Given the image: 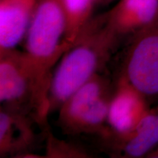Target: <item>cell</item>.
Here are the masks:
<instances>
[{"mask_svg": "<svg viewBox=\"0 0 158 158\" xmlns=\"http://www.w3.org/2000/svg\"><path fill=\"white\" fill-rule=\"evenodd\" d=\"M119 40L105 13L92 18L53 72L49 90L50 112L59 109L73 92L100 73Z\"/></svg>", "mask_w": 158, "mask_h": 158, "instance_id": "cell-1", "label": "cell"}, {"mask_svg": "<svg viewBox=\"0 0 158 158\" xmlns=\"http://www.w3.org/2000/svg\"><path fill=\"white\" fill-rule=\"evenodd\" d=\"M65 16L62 0H37L26 35L25 54L36 76L40 111L50 113L52 70L71 45L64 40Z\"/></svg>", "mask_w": 158, "mask_h": 158, "instance_id": "cell-2", "label": "cell"}, {"mask_svg": "<svg viewBox=\"0 0 158 158\" xmlns=\"http://www.w3.org/2000/svg\"><path fill=\"white\" fill-rule=\"evenodd\" d=\"M107 77L96 74L67 99L59 108L58 122L69 134H109L108 114L112 94Z\"/></svg>", "mask_w": 158, "mask_h": 158, "instance_id": "cell-3", "label": "cell"}, {"mask_svg": "<svg viewBox=\"0 0 158 158\" xmlns=\"http://www.w3.org/2000/svg\"><path fill=\"white\" fill-rule=\"evenodd\" d=\"M118 78L146 98L158 95V19L129 37Z\"/></svg>", "mask_w": 158, "mask_h": 158, "instance_id": "cell-4", "label": "cell"}, {"mask_svg": "<svg viewBox=\"0 0 158 158\" xmlns=\"http://www.w3.org/2000/svg\"><path fill=\"white\" fill-rule=\"evenodd\" d=\"M0 101L6 108H31L35 118L38 113L36 76L25 53L15 48L0 51Z\"/></svg>", "mask_w": 158, "mask_h": 158, "instance_id": "cell-5", "label": "cell"}, {"mask_svg": "<svg viewBox=\"0 0 158 158\" xmlns=\"http://www.w3.org/2000/svg\"><path fill=\"white\" fill-rule=\"evenodd\" d=\"M149 109L147 98L125 81L118 78L108 109L110 133L104 139L122 137L131 133Z\"/></svg>", "mask_w": 158, "mask_h": 158, "instance_id": "cell-6", "label": "cell"}, {"mask_svg": "<svg viewBox=\"0 0 158 158\" xmlns=\"http://www.w3.org/2000/svg\"><path fill=\"white\" fill-rule=\"evenodd\" d=\"M27 110L1 107L0 157L31 155L29 150L36 141L34 122Z\"/></svg>", "mask_w": 158, "mask_h": 158, "instance_id": "cell-7", "label": "cell"}, {"mask_svg": "<svg viewBox=\"0 0 158 158\" xmlns=\"http://www.w3.org/2000/svg\"><path fill=\"white\" fill-rule=\"evenodd\" d=\"M105 14L120 39L130 37L158 19V0H119Z\"/></svg>", "mask_w": 158, "mask_h": 158, "instance_id": "cell-8", "label": "cell"}, {"mask_svg": "<svg viewBox=\"0 0 158 158\" xmlns=\"http://www.w3.org/2000/svg\"><path fill=\"white\" fill-rule=\"evenodd\" d=\"M116 155L138 158L147 155L158 147V106L149 109L131 133L119 138H108Z\"/></svg>", "mask_w": 158, "mask_h": 158, "instance_id": "cell-9", "label": "cell"}, {"mask_svg": "<svg viewBox=\"0 0 158 158\" xmlns=\"http://www.w3.org/2000/svg\"><path fill=\"white\" fill-rule=\"evenodd\" d=\"M37 0H0V51L15 49L26 37Z\"/></svg>", "mask_w": 158, "mask_h": 158, "instance_id": "cell-10", "label": "cell"}, {"mask_svg": "<svg viewBox=\"0 0 158 158\" xmlns=\"http://www.w3.org/2000/svg\"><path fill=\"white\" fill-rule=\"evenodd\" d=\"M99 0H62L65 23L64 40L72 45L92 19L94 5Z\"/></svg>", "mask_w": 158, "mask_h": 158, "instance_id": "cell-11", "label": "cell"}, {"mask_svg": "<svg viewBox=\"0 0 158 158\" xmlns=\"http://www.w3.org/2000/svg\"><path fill=\"white\" fill-rule=\"evenodd\" d=\"M46 149L45 157L50 158H85L90 154L80 146L58 138L47 130Z\"/></svg>", "mask_w": 158, "mask_h": 158, "instance_id": "cell-12", "label": "cell"}, {"mask_svg": "<svg viewBox=\"0 0 158 158\" xmlns=\"http://www.w3.org/2000/svg\"><path fill=\"white\" fill-rule=\"evenodd\" d=\"M147 157H149V158H158V147L156 148V149L154 150V151L152 152L151 153H149V155H147Z\"/></svg>", "mask_w": 158, "mask_h": 158, "instance_id": "cell-13", "label": "cell"}]
</instances>
